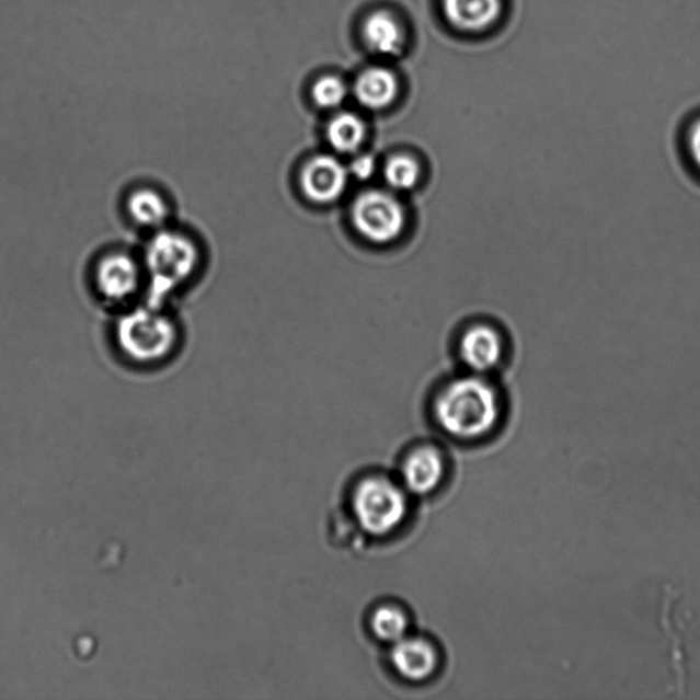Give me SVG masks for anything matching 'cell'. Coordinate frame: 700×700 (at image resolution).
Instances as JSON below:
<instances>
[{
  "instance_id": "obj_1",
  "label": "cell",
  "mask_w": 700,
  "mask_h": 700,
  "mask_svg": "<svg viewBox=\"0 0 700 700\" xmlns=\"http://www.w3.org/2000/svg\"><path fill=\"white\" fill-rule=\"evenodd\" d=\"M140 255L146 272V301L157 306H167L170 297L195 283L206 262L202 241L174 223L148 234Z\"/></svg>"
},
{
  "instance_id": "obj_2",
  "label": "cell",
  "mask_w": 700,
  "mask_h": 700,
  "mask_svg": "<svg viewBox=\"0 0 700 700\" xmlns=\"http://www.w3.org/2000/svg\"><path fill=\"white\" fill-rule=\"evenodd\" d=\"M113 338L115 349L128 366L156 369L167 366L179 353L182 329L167 306L145 301L118 312Z\"/></svg>"
},
{
  "instance_id": "obj_3",
  "label": "cell",
  "mask_w": 700,
  "mask_h": 700,
  "mask_svg": "<svg viewBox=\"0 0 700 700\" xmlns=\"http://www.w3.org/2000/svg\"><path fill=\"white\" fill-rule=\"evenodd\" d=\"M434 416L446 435L478 440L492 434L501 418V400L492 383L464 377L446 385L435 399Z\"/></svg>"
},
{
  "instance_id": "obj_4",
  "label": "cell",
  "mask_w": 700,
  "mask_h": 700,
  "mask_svg": "<svg viewBox=\"0 0 700 700\" xmlns=\"http://www.w3.org/2000/svg\"><path fill=\"white\" fill-rule=\"evenodd\" d=\"M352 512L364 532L383 538L395 532L405 521L410 501L401 483L374 475L356 484L352 494Z\"/></svg>"
},
{
  "instance_id": "obj_5",
  "label": "cell",
  "mask_w": 700,
  "mask_h": 700,
  "mask_svg": "<svg viewBox=\"0 0 700 700\" xmlns=\"http://www.w3.org/2000/svg\"><path fill=\"white\" fill-rule=\"evenodd\" d=\"M93 295L104 306L123 311L135 306L146 291L145 264L140 253L114 246L99 253L91 267Z\"/></svg>"
},
{
  "instance_id": "obj_6",
  "label": "cell",
  "mask_w": 700,
  "mask_h": 700,
  "mask_svg": "<svg viewBox=\"0 0 700 700\" xmlns=\"http://www.w3.org/2000/svg\"><path fill=\"white\" fill-rule=\"evenodd\" d=\"M352 223L357 233L374 244H389L404 231L405 209L393 193L367 191L358 195L352 209Z\"/></svg>"
},
{
  "instance_id": "obj_7",
  "label": "cell",
  "mask_w": 700,
  "mask_h": 700,
  "mask_svg": "<svg viewBox=\"0 0 700 700\" xmlns=\"http://www.w3.org/2000/svg\"><path fill=\"white\" fill-rule=\"evenodd\" d=\"M124 211L129 223L147 234L173 223L172 200L157 185L140 184L130 187L124 198Z\"/></svg>"
},
{
  "instance_id": "obj_8",
  "label": "cell",
  "mask_w": 700,
  "mask_h": 700,
  "mask_svg": "<svg viewBox=\"0 0 700 700\" xmlns=\"http://www.w3.org/2000/svg\"><path fill=\"white\" fill-rule=\"evenodd\" d=\"M348 168H345L337 158L319 156L302 168L300 185L308 200L329 204L343 196L348 186Z\"/></svg>"
},
{
  "instance_id": "obj_9",
  "label": "cell",
  "mask_w": 700,
  "mask_h": 700,
  "mask_svg": "<svg viewBox=\"0 0 700 700\" xmlns=\"http://www.w3.org/2000/svg\"><path fill=\"white\" fill-rule=\"evenodd\" d=\"M401 484L408 494L428 495L443 484L446 460L443 451L432 445L412 449L401 462Z\"/></svg>"
},
{
  "instance_id": "obj_10",
  "label": "cell",
  "mask_w": 700,
  "mask_h": 700,
  "mask_svg": "<svg viewBox=\"0 0 700 700\" xmlns=\"http://www.w3.org/2000/svg\"><path fill=\"white\" fill-rule=\"evenodd\" d=\"M390 663L401 679L422 682L432 679L437 672L439 654L427 639L406 635L391 644Z\"/></svg>"
},
{
  "instance_id": "obj_11",
  "label": "cell",
  "mask_w": 700,
  "mask_h": 700,
  "mask_svg": "<svg viewBox=\"0 0 700 700\" xmlns=\"http://www.w3.org/2000/svg\"><path fill=\"white\" fill-rule=\"evenodd\" d=\"M444 13L456 30L484 32L498 21L503 0H444Z\"/></svg>"
},
{
  "instance_id": "obj_12",
  "label": "cell",
  "mask_w": 700,
  "mask_h": 700,
  "mask_svg": "<svg viewBox=\"0 0 700 700\" xmlns=\"http://www.w3.org/2000/svg\"><path fill=\"white\" fill-rule=\"evenodd\" d=\"M462 362L475 372H487L498 366L503 357V341L494 329L473 326L460 343Z\"/></svg>"
},
{
  "instance_id": "obj_13",
  "label": "cell",
  "mask_w": 700,
  "mask_h": 700,
  "mask_svg": "<svg viewBox=\"0 0 700 700\" xmlns=\"http://www.w3.org/2000/svg\"><path fill=\"white\" fill-rule=\"evenodd\" d=\"M363 37L374 54L394 57L404 48V30L388 11H375L364 21Z\"/></svg>"
},
{
  "instance_id": "obj_14",
  "label": "cell",
  "mask_w": 700,
  "mask_h": 700,
  "mask_svg": "<svg viewBox=\"0 0 700 700\" xmlns=\"http://www.w3.org/2000/svg\"><path fill=\"white\" fill-rule=\"evenodd\" d=\"M400 84L393 71L371 68L363 71L355 84V96L368 110H383L399 96Z\"/></svg>"
},
{
  "instance_id": "obj_15",
  "label": "cell",
  "mask_w": 700,
  "mask_h": 700,
  "mask_svg": "<svg viewBox=\"0 0 700 700\" xmlns=\"http://www.w3.org/2000/svg\"><path fill=\"white\" fill-rule=\"evenodd\" d=\"M366 124L353 113H340L328 125L329 145L340 153L356 152L366 140Z\"/></svg>"
},
{
  "instance_id": "obj_16",
  "label": "cell",
  "mask_w": 700,
  "mask_h": 700,
  "mask_svg": "<svg viewBox=\"0 0 700 700\" xmlns=\"http://www.w3.org/2000/svg\"><path fill=\"white\" fill-rule=\"evenodd\" d=\"M410 626L406 611L393 604L378 606L369 617V630L383 643L394 644L410 635Z\"/></svg>"
},
{
  "instance_id": "obj_17",
  "label": "cell",
  "mask_w": 700,
  "mask_h": 700,
  "mask_svg": "<svg viewBox=\"0 0 700 700\" xmlns=\"http://www.w3.org/2000/svg\"><path fill=\"white\" fill-rule=\"evenodd\" d=\"M421 167L410 156H395L385 164L386 184L394 191H410L421 180Z\"/></svg>"
},
{
  "instance_id": "obj_18",
  "label": "cell",
  "mask_w": 700,
  "mask_h": 700,
  "mask_svg": "<svg viewBox=\"0 0 700 700\" xmlns=\"http://www.w3.org/2000/svg\"><path fill=\"white\" fill-rule=\"evenodd\" d=\"M348 96V88L345 82L335 76H324L313 85L312 97L319 107L337 108Z\"/></svg>"
},
{
  "instance_id": "obj_19",
  "label": "cell",
  "mask_w": 700,
  "mask_h": 700,
  "mask_svg": "<svg viewBox=\"0 0 700 700\" xmlns=\"http://www.w3.org/2000/svg\"><path fill=\"white\" fill-rule=\"evenodd\" d=\"M377 170V162L371 156H358L353 159L351 167L348 169L349 175L355 176V179L360 181H367L371 179V176Z\"/></svg>"
},
{
  "instance_id": "obj_20",
  "label": "cell",
  "mask_w": 700,
  "mask_h": 700,
  "mask_svg": "<svg viewBox=\"0 0 700 700\" xmlns=\"http://www.w3.org/2000/svg\"><path fill=\"white\" fill-rule=\"evenodd\" d=\"M687 152L693 168H696L700 174V118L688 129Z\"/></svg>"
}]
</instances>
